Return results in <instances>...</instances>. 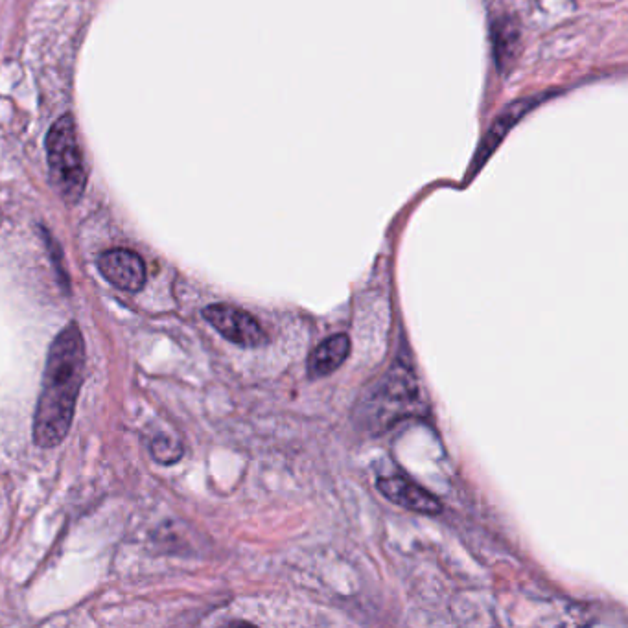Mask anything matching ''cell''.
<instances>
[{
    "label": "cell",
    "mask_w": 628,
    "mask_h": 628,
    "mask_svg": "<svg viewBox=\"0 0 628 628\" xmlns=\"http://www.w3.org/2000/svg\"><path fill=\"white\" fill-rule=\"evenodd\" d=\"M85 371V341L76 323H69L48 349L41 395L34 417V441L54 448L69 433Z\"/></svg>",
    "instance_id": "6da1fadb"
},
{
    "label": "cell",
    "mask_w": 628,
    "mask_h": 628,
    "mask_svg": "<svg viewBox=\"0 0 628 628\" xmlns=\"http://www.w3.org/2000/svg\"><path fill=\"white\" fill-rule=\"evenodd\" d=\"M50 181L61 198L76 203L82 198L87 185V170L83 163L82 148L76 135V126L70 115L59 118L47 137Z\"/></svg>",
    "instance_id": "7a4b0ae2"
},
{
    "label": "cell",
    "mask_w": 628,
    "mask_h": 628,
    "mask_svg": "<svg viewBox=\"0 0 628 628\" xmlns=\"http://www.w3.org/2000/svg\"><path fill=\"white\" fill-rule=\"evenodd\" d=\"M203 317L223 338L229 339L238 347L256 349L268 343L264 328L253 315L242 308H236L231 304H210L209 308L203 310Z\"/></svg>",
    "instance_id": "3957f363"
},
{
    "label": "cell",
    "mask_w": 628,
    "mask_h": 628,
    "mask_svg": "<svg viewBox=\"0 0 628 628\" xmlns=\"http://www.w3.org/2000/svg\"><path fill=\"white\" fill-rule=\"evenodd\" d=\"M376 487L385 500L393 501L406 511L419 512L426 516H437L442 512V503L430 490L424 489L406 476H384L376 481Z\"/></svg>",
    "instance_id": "277c9868"
},
{
    "label": "cell",
    "mask_w": 628,
    "mask_h": 628,
    "mask_svg": "<svg viewBox=\"0 0 628 628\" xmlns=\"http://www.w3.org/2000/svg\"><path fill=\"white\" fill-rule=\"evenodd\" d=\"M98 269L118 290L137 293L146 284V266L135 251L111 249L98 258Z\"/></svg>",
    "instance_id": "5b68a950"
},
{
    "label": "cell",
    "mask_w": 628,
    "mask_h": 628,
    "mask_svg": "<svg viewBox=\"0 0 628 628\" xmlns=\"http://www.w3.org/2000/svg\"><path fill=\"white\" fill-rule=\"evenodd\" d=\"M542 100H544L542 96H536V98H527V100H520V102H514V104L509 105V107L501 113L500 117L496 118L494 126L490 128L487 137L483 140V144L479 146V152H477L474 166H476V168L483 166L485 161L489 159L490 153L494 152V150L500 146L501 140L505 139V135L518 124V120L524 117V115H527V113H529L538 102H542Z\"/></svg>",
    "instance_id": "8992f818"
},
{
    "label": "cell",
    "mask_w": 628,
    "mask_h": 628,
    "mask_svg": "<svg viewBox=\"0 0 628 628\" xmlns=\"http://www.w3.org/2000/svg\"><path fill=\"white\" fill-rule=\"evenodd\" d=\"M349 354L350 339L347 334H338V336L325 339L312 352L310 363H308V373L312 378H325L328 374L338 371L343 361L349 358Z\"/></svg>",
    "instance_id": "52a82bcc"
},
{
    "label": "cell",
    "mask_w": 628,
    "mask_h": 628,
    "mask_svg": "<svg viewBox=\"0 0 628 628\" xmlns=\"http://www.w3.org/2000/svg\"><path fill=\"white\" fill-rule=\"evenodd\" d=\"M152 455L161 465H174L183 457V446L174 437L159 435L152 441Z\"/></svg>",
    "instance_id": "ba28073f"
}]
</instances>
